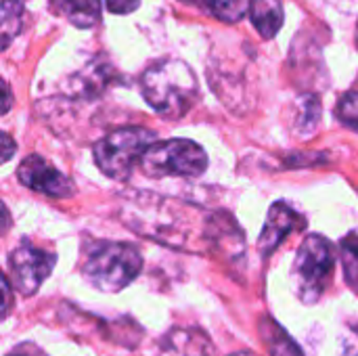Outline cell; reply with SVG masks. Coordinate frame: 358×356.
Masks as SVG:
<instances>
[{"instance_id":"obj_1","label":"cell","mask_w":358,"mask_h":356,"mask_svg":"<svg viewBox=\"0 0 358 356\" xmlns=\"http://www.w3.org/2000/svg\"><path fill=\"white\" fill-rule=\"evenodd\" d=\"M143 97L145 101L168 120H178L191 111L197 103L199 88L191 67L176 59H164L153 63L143 73Z\"/></svg>"},{"instance_id":"obj_7","label":"cell","mask_w":358,"mask_h":356,"mask_svg":"<svg viewBox=\"0 0 358 356\" xmlns=\"http://www.w3.org/2000/svg\"><path fill=\"white\" fill-rule=\"evenodd\" d=\"M17 176L25 187H29L38 193H44L48 197L65 199V197L73 195V183L65 174H61L57 168H52L44 157H40L36 153L27 155L19 164Z\"/></svg>"},{"instance_id":"obj_2","label":"cell","mask_w":358,"mask_h":356,"mask_svg":"<svg viewBox=\"0 0 358 356\" xmlns=\"http://www.w3.org/2000/svg\"><path fill=\"white\" fill-rule=\"evenodd\" d=\"M143 271V256L132 243L94 241L84 248L80 273L94 290L117 294L126 290Z\"/></svg>"},{"instance_id":"obj_12","label":"cell","mask_w":358,"mask_h":356,"mask_svg":"<svg viewBox=\"0 0 358 356\" xmlns=\"http://www.w3.org/2000/svg\"><path fill=\"white\" fill-rule=\"evenodd\" d=\"M260 338L264 340L271 356H304L300 346L292 340V336L271 317H262L258 323Z\"/></svg>"},{"instance_id":"obj_5","label":"cell","mask_w":358,"mask_h":356,"mask_svg":"<svg viewBox=\"0 0 358 356\" xmlns=\"http://www.w3.org/2000/svg\"><path fill=\"white\" fill-rule=\"evenodd\" d=\"M141 166L147 176H199L208 168L206 151L189 138L155 141L143 155Z\"/></svg>"},{"instance_id":"obj_11","label":"cell","mask_w":358,"mask_h":356,"mask_svg":"<svg viewBox=\"0 0 358 356\" xmlns=\"http://www.w3.org/2000/svg\"><path fill=\"white\" fill-rule=\"evenodd\" d=\"M50 6L76 27H92L101 17V0H50Z\"/></svg>"},{"instance_id":"obj_4","label":"cell","mask_w":358,"mask_h":356,"mask_svg":"<svg viewBox=\"0 0 358 356\" xmlns=\"http://www.w3.org/2000/svg\"><path fill=\"white\" fill-rule=\"evenodd\" d=\"M153 143L155 134L147 128H117L94 145V162L105 176L124 180L130 176L134 164L143 159L145 151Z\"/></svg>"},{"instance_id":"obj_13","label":"cell","mask_w":358,"mask_h":356,"mask_svg":"<svg viewBox=\"0 0 358 356\" xmlns=\"http://www.w3.org/2000/svg\"><path fill=\"white\" fill-rule=\"evenodd\" d=\"M0 34H2V48L10 44V40L21 31L23 25V0H2L0 13Z\"/></svg>"},{"instance_id":"obj_24","label":"cell","mask_w":358,"mask_h":356,"mask_svg":"<svg viewBox=\"0 0 358 356\" xmlns=\"http://www.w3.org/2000/svg\"><path fill=\"white\" fill-rule=\"evenodd\" d=\"M357 42H358V29H357Z\"/></svg>"},{"instance_id":"obj_17","label":"cell","mask_w":358,"mask_h":356,"mask_svg":"<svg viewBox=\"0 0 358 356\" xmlns=\"http://www.w3.org/2000/svg\"><path fill=\"white\" fill-rule=\"evenodd\" d=\"M302 109L304 113L300 115V132L302 134H310L317 128V120L321 118V105L315 97H304L302 101Z\"/></svg>"},{"instance_id":"obj_6","label":"cell","mask_w":358,"mask_h":356,"mask_svg":"<svg viewBox=\"0 0 358 356\" xmlns=\"http://www.w3.org/2000/svg\"><path fill=\"white\" fill-rule=\"evenodd\" d=\"M55 262H57V256L52 252H46L27 243L15 248L8 258L13 287L25 298L34 296L42 287V283L50 277Z\"/></svg>"},{"instance_id":"obj_15","label":"cell","mask_w":358,"mask_h":356,"mask_svg":"<svg viewBox=\"0 0 358 356\" xmlns=\"http://www.w3.org/2000/svg\"><path fill=\"white\" fill-rule=\"evenodd\" d=\"M201 4L218 19L237 23L245 10H250V0H201Z\"/></svg>"},{"instance_id":"obj_16","label":"cell","mask_w":358,"mask_h":356,"mask_svg":"<svg viewBox=\"0 0 358 356\" xmlns=\"http://www.w3.org/2000/svg\"><path fill=\"white\" fill-rule=\"evenodd\" d=\"M336 115L340 122L352 130H358V92H346L336 109Z\"/></svg>"},{"instance_id":"obj_23","label":"cell","mask_w":358,"mask_h":356,"mask_svg":"<svg viewBox=\"0 0 358 356\" xmlns=\"http://www.w3.org/2000/svg\"><path fill=\"white\" fill-rule=\"evenodd\" d=\"M231 356H258V355H254V353H248V350H243V353H235V355H231Z\"/></svg>"},{"instance_id":"obj_21","label":"cell","mask_w":358,"mask_h":356,"mask_svg":"<svg viewBox=\"0 0 358 356\" xmlns=\"http://www.w3.org/2000/svg\"><path fill=\"white\" fill-rule=\"evenodd\" d=\"M0 143H2V162H8L15 153V143L8 134H0Z\"/></svg>"},{"instance_id":"obj_14","label":"cell","mask_w":358,"mask_h":356,"mask_svg":"<svg viewBox=\"0 0 358 356\" xmlns=\"http://www.w3.org/2000/svg\"><path fill=\"white\" fill-rule=\"evenodd\" d=\"M340 254H342V266H344L346 283L358 294V235L350 233L342 239Z\"/></svg>"},{"instance_id":"obj_20","label":"cell","mask_w":358,"mask_h":356,"mask_svg":"<svg viewBox=\"0 0 358 356\" xmlns=\"http://www.w3.org/2000/svg\"><path fill=\"white\" fill-rule=\"evenodd\" d=\"M6 356H48L44 350H40L36 344H29V342H23L19 346H15Z\"/></svg>"},{"instance_id":"obj_3","label":"cell","mask_w":358,"mask_h":356,"mask_svg":"<svg viewBox=\"0 0 358 356\" xmlns=\"http://www.w3.org/2000/svg\"><path fill=\"white\" fill-rule=\"evenodd\" d=\"M336 269V250L323 235H308L292 266V285L300 302L315 304L327 292Z\"/></svg>"},{"instance_id":"obj_22","label":"cell","mask_w":358,"mask_h":356,"mask_svg":"<svg viewBox=\"0 0 358 356\" xmlns=\"http://www.w3.org/2000/svg\"><path fill=\"white\" fill-rule=\"evenodd\" d=\"M2 92H4V107H2V111H8V107H10V92H8L6 84H2Z\"/></svg>"},{"instance_id":"obj_18","label":"cell","mask_w":358,"mask_h":356,"mask_svg":"<svg viewBox=\"0 0 358 356\" xmlns=\"http://www.w3.org/2000/svg\"><path fill=\"white\" fill-rule=\"evenodd\" d=\"M344 356H358V327H348L342 336Z\"/></svg>"},{"instance_id":"obj_8","label":"cell","mask_w":358,"mask_h":356,"mask_svg":"<svg viewBox=\"0 0 358 356\" xmlns=\"http://www.w3.org/2000/svg\"><path fill=\"white\" fill-rule=\"evenodd\" d=\"M302 227H304V218L294 208H289L285 201L273 204L268 214H266V222H264V229L260 233V239H258L260 256L268 258L283 243V239L289 233H294Z\"/></svg>"},{"instance_id":"obj_10","label":"cell","mask_w":358,"mask_h":356,"mask_svg":"<svg viewBox=\"0 0 358 356\" xmlns=\"http://www.w3.org/2000/svg\"><path fill=\"white\" fill-rule=\"evenodd\" d=\"M250 19L262 38H275L283 27V6L279 0H250Z\"/></svg>"},{"instance_id":"obj_9","label":"cell","mask_w":358,"mask_h":356,"mask_svg":"<svg viewBox=\"0 0 358 356\" xmlns=\"http://www.w3.org/2000/svg\"><path fill=\"white\" fill-rule=\"evenodd\" d=\"M214 346L206 332L197 327H176L159 342L157 356H212Z\"/></svg>"},{"instance_id":"obj_19","label":"cell","mask_w":358,"mask_h":356,"mask_svg":"<svg viewBox=\"0 0 358 356\" xmlns=\"http://www.w3.org/2000/svg\"><path fill=\"white\" fill-rule=\"evenodd\" d=\"M107 2V8L115 15H128L132 13L134 8H138V2L141 0H105Z\"/></svg>"}]
</instances>
